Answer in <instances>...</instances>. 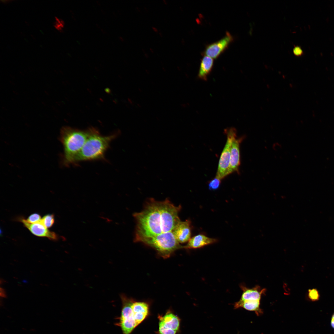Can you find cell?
Segmentation results:
<instances>
[{
    "label": "cell",
    "instance_id": "9",
    "mask_svg": "<svg viewBox=\"0 0 334 334\" xmlns=\"http://www.w3.org/2000/svg\"><path fill=\"white\" fill-rule=\"evenodd\" d=\"M159 328L167 331L178 332L180 328L181 320L170 310L163 316L159 315Z\"/></svg>",
    "mask_w": 334,
    "mask_h": 334
},
{
    "label": "cell",
    "instance_id": "7",
    "mask_svg": "<svg viewBox=\"0 0 334 334\" xmlns=\"http://www.w3.org/2000/svg\"><path fill=\"white\" fill-rule=\"evenodd\" d=\"M231 136L230 148V158L229 168V174L234 172L239 171L240 165V145L243 137L238 138L237 131L233 127L229 128Z\"/></svg>",
    "mask_w": 334,
    "mask_h": 334
},
{
    "label": "cell",
    "instance_id": "20",
    "mask_svg": "<svg viewBox=\"0 0 334 334\" xmlns=\"http://www.w3.org/2000/svg\"><path fill=\"white\" fill-rule=\"evenodd\" d=\"M54 22V26L58 30L61 31L64 27V22L63 20L57 17H55Z\"/></svg>",
    "mask_w": 334,
    "mask_h": 334
},
{
    "label": "cell",
    "instance_id": "27",
    "mask_svg": "<svg viewBox=\"0 0 334 334\" xmlns=\"http://www.w3.org/2000/svg\"><path fill=\"white\" fill-rule=\"evenodd\" d=\"M150 50L152 53H153L154 52L153 49H152V48H150Z\"/></svg>",
    "mask_w": 334,
    "mask_h": 334
},
{
    "label": "cell",
    "instance_id": "26",
    "mask_svg": "<svg viewBox=\"0 0 334 334\" xmlns=\"http://www.w3.org/2000/svg\"><path fill=\"white\" fill-rule=\"evenodd\" d=\"M144 56H145V57L147 58H148V57H149L148 55L146 53H145V52H144Z\"/></svg>",
    "mask_w": 334,
    "mask_h": 334
},
{
    "label": "cell",
    "instance_id": "29",
    "mask_svg": "<svg viewBox=\"0 0 334 334\" xmlns=\"http://www.w3.org/2000/svg\"><path fill=\"white\" fill-rule=\"evenodd\" d=\"M163 1L164 2V3L165 4L167 5V2L166 1L164 0H163Z\"/></svg>",
    "mask_w": 334,
    "mask_h": 334
},
{
    "label": "cell",
    "instance_id": "14",
    "mask_svg": "<svg viewBox=\"0 0 334 334\" xmlns=\"http://www.w3.org/2000/svg\"><path fill=\"white\" fill-rule=\"evenodd\" d=\"M240 287L242 291L240 301H244L250 300H260L263 295H264L266 292L265 288H261L258 285H256L252 288H248L245 285H241Z\"/></svg>",
    "mask_w": 334,
    "mask_h": 334
},
{
    "label": "cell",
    "instance_id": "11",
    "mask_svg": "<svg viewBox=\"0 0 334 334\" xmlns=\"http://www.w3.org/2000/svg\"><path fill=\"white\" fill-rule=\"evenodd\" d=\"M178 242L183 243L188 242L191 235V222L190 220L181 221L173 231Z\"/></svg>",
    "mask_w": 334,
    "mask_h": 334
},
{
    "label": "cell",
    "instance_id": "25",
    "mask_svg": "<svg viewBox=\"0 0 334 334\" xmlns=\"http://www.w3.org/2000/svg\"><path fill=\"white\" fill-rule=\"evenodd\" d=\"M152 28L153 30L155 32H156L157 33V32H158V29L156 28H155V27H152Z\"/></svg>",
    "mask_w": 334,
    "mask_h": 334
},
{
    "label": "cell",
    "instance_id": "12",
    "mask_svg": "<svg viewBox=\"0 0 334 334\" xmlns=\"http://www.w3.org/2000/svg\"><path fill=\"white\" fill-rule=\"evenodd\" d=\"M131 308L137 326L148 315L149 306L146 302H136L134 300L131 305Z\"/></svg>",
    "mask_w": 334,
    "mask_h": 334
},
{
    "label": "cell",
    "instance_id": "3",
    "mask_svg": "<svg viewBox=\"0 0 334 334\" xmlns=\"http://www.w3.org/2000/svg\"><path fill=\"white\" fill-rule=\"evenodd\" d=\"M91 127L85 130L69 126L61 129L59 139L63 147L61 163L68 167L74 165L75 159L84 144L90 133Z\"/></svg>",
    "mask_w": 334,
    "mask_h": 334
},
{
    "label": "cell",
    "instance_id": "24",
    "mask_svg": "<svg viewBox=\"0 0 334 334\" xmlns=\"http://www.w3.org/2000/svg\"><path fill=\"white\" fill-rule=\"evenodd\" d=\"M0 291L1 293H1V296H2V297H5V294L4 292V291L1 288Z\"/></svg>",
    "mask_w": 334,
    "mask_h": 334
},
{
    "label": "cell",
    "instance_id": "4",
    "mask_svg": "<svg viewBox=\"0 0 334 334\" xmlns=\"http://www.w3.org/2000/svg\"><path fill=\"white\" fill-rule=\"evenodd\" d=\"M134 240L155 249L165 259L169 257L176 250L183 248L177 240L173 231L152 236L135 237Z\"/></svg>",
    "mask_w": 334,
    "mask_h": 334
},
{
    "label": "cell",
    "instance_id": "19",
    "mask_svg": "<svg viewBox=\"0 0 334 334\" xmlns=\"http://www.w3.org/2000/svg\"><path fill=\"white\" fill-rule=\"evenodd\" d=\"M308 297L310 300L312 302H315L319 300L320 296L317 290L315 289H309Z\"/></svg>",
    "mask_w": 334,
    "mask_h": 334
},
{
    "label": "cell",
    "instance_id": "23",
    "mask_svg": "<svg viewBox=\"0 0 334 334\" xmlns=\"http://www.w3.org/2000/svg\"><path fill=\"white\" fill-rule=\"evenodd\" d=\"M330 325L332 328L334 330V312L332 315L330 321Z\"/></svg>",
    "mask_w": 334,
    "mask_h": 334
},
{
    "label": "cell",
    "instance_id": "21",
    "mask_svg": "<svg viewBox=\"0 0 334 334\" xmlns=\"http://www.w3.org/2000/svg\"><path fill=\"white\" fill-rule=\"evenodd\" d=\"M41 219V216L39 214L34 213L29 216L26 220L30 223H34L40 221Z\"/></svg>",
    "mask_w": 334,
    "mask_h": 334
},
{
    "label": "cell",
    "instance_id": "17",
    "mask_svg": "<svg viewBox=\"0 0 334 334\" xmlns=\"http://www.w3.org/2000/svg\"><path fill=\"white\" fill-rule=\"evenodd\" d=\"M45 226L47 228L52 226L54 223V216L53 214H47L44 216L41 219Z\"/></svg>",
    "mask_w": 334,
    "mask_h": 334
},
{
    "label": "cell",
    "instance_id": "18",
    "mask_svg": "<svg viewBox=\"0 0 334 334\" xmlns=\"http://www.w3.org/2000/svg\"><path fill=\"white\" fill-rule=\"evenodd\" d=\"M221 184V180L215 177L209 182L208 188L210 190H216L220 187Z\"/></svg>",
    "mask_w": 334,
    "mask_h": 334
},
{
    "label": "cell",
    "instance_id": "10",
    "mask_svg": "<svg viewBox=\"0 0 334 334\" xmlns=\"http://www.w3.org/2000/svg\"><path fill=\"white\" fill-rule=\"evenodd\" d=\"M21 221L33 234L39 237H46L52 240H57L58 236L54 232L48 229L41 220L34 223L28 222L26 219H21Z\"/></svg>",
    "mask_w": 334,
    "mask_h": 334
},
{
    "label": "cell",
    "instance_id": "1",
    "mask_svg": "<svg viewBox=\"0 0 334 334\" xmlns=\"http://www.w3.org/2000/svg\"><path fill=\"white\" fill-rule=\"evenodd\" d=\"M136 222L135 237H148L172 231L174 227L173 213L163 201L151 199L143 209L134 213Z\"/></svg>",
    "mask_w": 334,
    "mask_h": 334
},
{
    "label": "cell",
    "instance_id": "30",
    "mask_svg": "<svg viewBox=\"0 0 334 334\" xmlns=\"http://www.w3.org/2000/svg\"><path fill=\"white\" fill-rule=\"evenodd\" d=\"M136 9L139 12H140V11L139 10V9L138 7H136Z\"/></svg>",
    "mask_w": 334,
    "mask_h": 334
},
{
    "label": "cell",
    "instance_id": "6",
    "mask_svg": "<svg viewBox=\"0 0 334 334\" xmlns=\"http://www.w3.org/2000/svg\"><path fill=\"white\" fill-rule=\"evenodd\" d=\"M224 131L226 135L227 141L220 157L216 176L221 180L229 174L231 136L229 128L225 129Z\"/></svg>",
    "mask_w": 334,
    "mask_h": 334
},
{
    "label": "cell",
    "instance_id": "5",
    "mask_svg": "<svg viewBox=\"0 0 334 334\" xmlns=\"http://www.w3.org/2000/svg\"><path fill=\"white\" fill-rule=\"evenodd\" d=\"M121 298L122 303L121 314L116 325L121 327L123 334H131L137 327L131 308L134 300L124 294L121 295Z\"/></svg>",
    "mask_w": 334,
    "mask_h": 334
},
{
    "label": "cell",
    "instance_id": "2",
    "mask_svg": "<svg viewBox=\"0 0 334 334\" xmlns=\"http://www.w3.org/2000/svg\"><path fill=\"white\" fill-rule=\"evenodd\" d=\"M119 132L104 136L97 129L91 127L90 133L81 150L77 156L74 165L80 162L96 160H106L105 154L111 142L117 138Z\"/></svg>",
    "mask_w": 334,
    "mask_h": 334
},
{
    "label": "cell",
    "instance_id": "13",
    "mask_svg": "<svg viewBox=\"0 0 334 334\" xmlns=\"http://www.w3.org/2000/svg\"><path fill=\"white\" fill-rule=\"evenodd\" d=\"M217 242L216 238H210L203 234H199L191 238L186 245L183 246L186 249H195L215 243Z\"/></svg>",
    "mask_w": 334,
    "mask_h": 334
},
{
    "label": "cell",
    "instance_id": "28",
    "mask_svg": "<svg viewBox=\"0 0 334 334\" xmlns=\"http://www.w3.org/2000/svg\"><path fill=\"white\" fill-rule=\"evenodd\" d=\"M159 32V34L160 35V36H161V37H162V33L160 31Z\"/></svg>",
    "mask_w": 334,
    "mask_h": 334
},
{
    "label": "cell",
    "instance_id": "16",
    "mask_svg": "<svg viewBox=\"0 0 334 334\" xmlns=\"http://www.w3.org/2000/svg\"><path fill=\"white\" fill-rule=\"evenodd\" d=\"M214 61L212 58L204 55L200 62L198 77L200 79L206 81L208 77L213 68Z\"/></svg>",
    "mask_w": 334,
    "mask_h": 334
},
{
    "label": "cell",
    "instance_id": "15",
    "mask_svg": "<svg viewBox=\"0 0 334 334\" xmlns=\"http://www.w3.org/2000/svg\"><path fill=\"white\" fill-rule=\"evenodd\" d=\"M260 301L259 300H250L241 301L239 300L235 303L234 304V309H236L240 308H243L249 311H253L255 312L257 315H259L262 314L263 311L260 307Z\"/></svg>",
    "mask_w": 334,
    "mask_h": 334
},
{
    "label": "cell",
    "instance_id": "22",
    "mask_svg": "<svg viewBox=\"0 0 334 334\" xmlns=\"http://www.w3.org/2000/svg\"><path fill=\"white\" fill-rule=\"evenodd\" d=\"M293 52L294 55L297 56H301L303 54L302 49L298 46H294L293 49Z\"/></svg>",
    "mask_w": 334,
    "mask_h": 334
},
{
    "label": "cell",
    "instance_id": "8",
    "mask_svg": "<svg viewBox=\"0 0 334 334\" xmlns=\"http://www.w3.org/2000/svg\"><path fill=\"white\" fill-rule=\"evenodd\" d=\"M233 40V36L227 32L223 38L208 45L203 54L212 58H216L228 48Z\"/></svg>",
    "mask_w": 334,
    "mask_h": 334
}]
</instances>
